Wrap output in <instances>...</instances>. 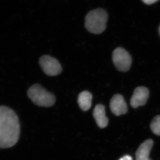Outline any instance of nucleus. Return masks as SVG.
<instances>
[{"label":"nucleus","mask_w":160,"mask_h":160,"mask_svg":"<svg viewBox=\"0 0 160 160\" xmlns=\"http://www.w3.org/2000/svg\"><path fill=\"white\" fill-rule=\"evenodd\" d=\"M20 126L17 115L12 109L0 106V148L14 146L19 138Z\"/></svg>","instance_id":"1"},{"label":"nucleus","mask_w":160,"mask_h":160,"mask_svg":"<svg viewBox=\"0 0 160 160\" xmlns=\"http://www.w3.org/2000/svg\"><path fill=\"white\" fill-rule=\"evenodd\" d=\"M107 12L102 8L89 11L85 18V27L93 34H101L105 31L108 20Z\"/></svg>","instance_id":"2"},{"label":"nucleus","mask_w":160,"mask_h":160,"mask_svg":"<svg viewBox=\"0 0 160 160\" xmlns=\"http://www.w3.org/2000/svg\"><path fill=\"white\" fill-rule=\"evenodd\" d=\"M27 95L33 103L38 106L49 107L53 106L56 102L54 95L38 84L31 86L27 91Z\"/></svg>","instance_id":"3"},{"label":"nucleus","mask_w":160,"mask_h":160,"mask_svg":"<svg viewBox=\"0 0 160 160\" xmlns=\"http://www.w3.org/2000/svg\"><path fill=\"white\" fill-rule=\"evenodd\" d=\"M112 60L117 69L123 72L129 70L132 62L129 52L121 47L114 49L112 53Z\"/></svg>","instance_id":"4"},{"label":"nucleus","mask_w":160,"mask_h":160,"mask_svg":"<svg viewBox=\"0 0 160 160\" xmlns=\"http://www.w3.org/2000/svg\"><path fill=\"white\" fill-rule=\"evenodd\" d=\"M39 62L43 71L49 76H57L62 70V66L58 60L49 55L41 57Z\"/></svg>","instance_id":"5"},{"label":"nucleus","mask_w":160,"mask_h":160,"mask_svg":"<svg viewBox=\"0 0 160 160\" xmlns=\"http://www.w3.org/2000/svg\"><path fill=\"white\" fill-rule=\"evenodd\" d=\"M149 97V90L144 86L136 88L130 99V105L134 108L143 106L146 104Z\"/></svg>","instance_id":"6"},{"label":"nucleus","mask_w":160,"mask_h":160,"mask_svg":"<svg viewBox=\"0 0 160 160\" xmlns=\"http://www.w3.org/2000/svg\"><path fill=\"white\" fill-rule=\"evenodd\" d=\"M110 108L112 112L115 115L124 114L128 111V108L123 96L119 94L114 95L110 102Z\"/></svg>","instance_id":"7"},{"label":"nucleus","mask_w":160,"mask_h":160,"mask_svg":"<svg viewBox=\"0 0 160 160\" xmlns=\"http://www.w3.org/2000/svg\"><path fill=\"white\" fill-rule=\"evenodd\" d=\"M93 116L96 122L99 127L104 128L108 126V119L106 116L105 106L98 104L95 107Z\"/></svg>","instance_id":"8"},{"label":"nucleus","mask_w":160,"mask_h":160,"mask_svg":"<svg viewBox=\"0 0 160 160\" xmlns=\"http://www.w3.org/2000/svg\"><path fill=\"white\" fill-rule=\"evenodd\" d=\"M153 145V141L151 139L146 140L142 143L136 152V160H147L149 159Z\"/></svg>","instance_id":"9"},{"label":"nucleus","mask_w":160,"mask_h":160,"mask_svg":"<svg viewBox=\"0 0 160 160\" xmlns=\"http://www.w3.org/2000/svg\"><path fill=\"white\" fill-rule=\"evenodd\" d=\"M92 95L89 92L84 91L78 96V102L81 109L84 111L89 110L92 106Z\"/></svg>","instance_id":"10"},{"label":"nucleus","mask_w":160,"mask_h":160,"mask_svg":"<svg viewBox=\"0 0 160 160\" xmlns=\"http://www.w3.org/2000/svg\"><path fill=\"white\" fill-rule=\"evenodd\" d=\"M152 131L154 134L160 136V115L155 117L150 124Z\"/></svg>","instance_id":"11"},{"label":"nucleus","mask_w":160,"mask_h":160,"mask_svg":"<svg viewBox=\"0 0 160 160\" xmlns=\"http://www.w3.org/2000/svg\"><path fill=\"white\" fill-rule=\"evenodd\" d=\"M158 1H159V0H142V1L145 4L148 5H152L153 3L156 2Z\"/></svg>","instance_id":"12"},{"label":"nucleus","mask_w":160,"mask_h":160,"mask_svg":"<svg viewBox=\"0 0 160 160\" xmlns=\"http://www.w3.org/2000/svg\"><path fill=\"white\" fill-rule=\"evenodd\" d=\"M119 160H132V158L130 156L126 155L121 158Z\"/></svg>","instance_id":"13"},{"label":"nucleus","mask_w":160,"mask_h":160,"mask_svg":"<svg viewBox=\"0 0 160 160\" xmlns=\"http://www.w3.org/2000/svg\"><path fill=\"white\" fill-rule=\"evenodd\" d=\"M159 34L160 35V26L159 27Z\"/></svg>","instance_id":"14"},{"label":"nucleus","mask_w":160,"mask_h":160,"mask_svg":"<svg viewBox=\"0 0 160 160\" xmlns=\"http://www.w3.org/2000/svg\"><path fill=\"white\" fill-rule=\"evenodd\" d=\"M147 160H152L151 159L149 158V159H148Z\"/></svg>","instance_id":"15"}]
</instances>
